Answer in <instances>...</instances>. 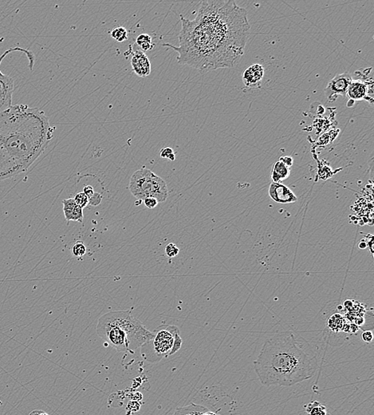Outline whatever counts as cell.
<instances>
[{
    "instance_id": "obj_1",
    "label": "cell",
    "mask_w": 374,
    "mask_h": 415,
    "mask_svg": "<svg viewBox=\"0 0 374 415\" xmlns=\"http://www.w3.org/2000/svg\"><path fill=\"white\" fill-rule=\"evenodd\" d=\"M181 17L177 62L202 72L236 66L245 50L251 26L245 8L235 1H203L193 20Z\"/></svg>"
},
{
    "instance_id": "obj_2",
    "label": "cell",
    "mask_w": 374,
    "mask_h": 415,
    "mask_svg": "<svg viewBox=\"0 0 374 415\" xmlns=\"http://www.w3.org/2000/svg\"><path fill=\"white\" fill-rule=\"evenodd\" d=\"M55 130L38 108L19 104L0 113V181L27 171L46 149Z\"/></svg>"
},
{
    "instance_id": "obj_3",
    "label": "cell",
    "mask_w": 374,
    "mask_h": 415,
    "mask_svg": "<svg viewBox=\"0 0 374 415\" xmlns=\"http://www.w3.org/2000/svg\"><path fill=\"white\" fill-rule=\"evenodd\" d=\"M253 367L262 384L291 387L313 377L317 358L303 338L287 332L265 341Z\"/></svg>"
},
{
    "instance_id": "obj_4",
    "label": "cell",
    "mask_w": 374,
    "mask_h": 415,
    "mask_svg": "<svg viewBox=\"0 0 374 415\" xmlns=\"http://www.w3.org/2000/svg\"><path fill=\"white\" fill-rule=\"evenodd\" d=\"M97 332L117 351L131 354L153 337V333L133 317L130 310H114L103 315L99 318Z\"/></svg>"
},
{
    "instance_id": "obj_5",
    "label": "cell",
    "mask_w": 374,
    "mask_h": 415,
    "mask_svg": "<svg viewBox=\"0 0 374 415\" xmlns=\"http://www.w3.org/2000/svg\"><path fill=\"white\" fill-rule=\"evenodd\" d=\"M129 190L134 197L141 200L152 197L159 203L166 201L169 196L166 181L145 167L133 174L129 182Z\"/></svg>"
},
{
    "instance_id": "obj_6",
    "label": "cell",
    "mask_w": 374,
    "mask_h": 415,
    "mask_svg": "<svg viewBox=\"0 0 374 415\" xmlns=\"http://www.w3.org/2000/svg\"><path fill=\"white\" fill-rule=\"evenodd\" d=\"M153 337L143 345L141 354L148 362H157L173 354V347L177 335H181L177 326L163 325L156 328Z\"/></svg>"
},
{
    "instance_id": "obj_7",
    "label": "cell",
    "mask_w": 374,
    "mask_h": 415,
    "mask_svg": "<svg viewBox=\"0 0 374 415\" xmlns=\"http://www.w3.org/2000/svg\"><path fill=\"white\" fill-rule=\"evenodd\" d=\"M13 51H20L24 53L27 56V59H28L29 63H30L29 64L30 69H31V71H32L34 65V61H35L34 53L31 50L23 49V48L19 47V46L10 48V49L4 52L2 56H0V67H1V63H2L4 58L6 57L8 54L12 53ZM13 92V78L10 77L9 75H4L0 70V113L4 112V111L8 110L10 107H12Z\"/></svg>"
},
{
    "instance_id": "obj_8",
    "label": "cell",
    "mask_w": 374,
    "mask_h": 415,
    "mask_svg": "<svg viewBox=\"0 0 374 415\" xmlns=\"http://www.w3.org/2000/svg\"><path fill=\"white\" fill-rule=\"evenodd\" d=\"M372 68L367 69L365 75H360V78L352 80L348 87L346 96L350 98L348 103L355 102L357 101L365 100L370 104H373V81L372 78H368V74Z\"/></svg>"
},
{
    "instance_id": "obj_9",
    "label": "cell",
    "mask_w": 374,
    "mask_h": 415,
    "mask_svg": "<svg viewBox=\"0 0 374 415\" xmlns=\"http://www.w3.org/2000/svg\"><path fill=\"white\" fill-rule=\"evenodd\" d=\"M353 78L348 72L336 75L332 80L328 82L324 90L327 99L331 102L336 101L338 96L346 97L348 87L351 83Z\"/></svg>"
},
{
    "instance_id": "obj_10",
    "label": "cell",
    "mask_w": 374,
    "mask_h": 415,
    "mask_svg": "<svg viewBox=\"0 0 374 415\" xmlns=\"http://www.w3.org/2000/svg\"><path fill=\"white\" fill-rule=\"evenodd\" d=\"M268 194L272 200L279 204H292L298 200L294 192L282 183L272 182L268 189Z\"/></svg>"
},
{
    "instance_id": "obj_11",
    "label": "cell",
    "mask_w": 374,
    "mask_h": 415,
    "mask_svg": "<svg viewBox=\"0 0 374 415\" xmlns=\"http://www.w3.org/2000/svg\"><path fill=\"white\" fill-rule=\"evenodd\" d=\"M265 74L263 66L255 63L246 69L243 74V84L249 89H258L260 87L262 78Z\"/></svg>"
},
{
    "instance_id": "obj_12",
    "label": "cell",
    "mask_w": 374,
    "mask_h": 415,
    "mask_svg": "<svg viewBox=\"0 0 374 415\" xmlns=\"http://www.w3.org/2000/svg\"><path fill=\"white\" fill-rule=\"evenodd\" d=\"M131 66L133 71L138 76L145 78L151 74V63L148 56L141 50L132 53Z\"/></svg>"
},
{
    "instance_id": "obj_13",
    "label": "cell",
    "mask_w": 374,
    "mask_h": 415,
    "mask_svg": "<svg viewBox=\"0 0 374 415\" xmlns=\"http://www.w3.org/2000/svg\"><path fill=\"white\" fill-rule=\"evenodd\" d=\"M291 175V168L286 166L281 161L274 165L272 170V180L274 183H282Z\"/></svg>"
},
{
    "instance_id": "obj_14",
    "label": "cell",
    "mask_w": 374,
    "mask_h": 415,
    "mask_svg": "<svg viewBox=\"0 0 374 415\" xmlns=\"http://www.w3.org/2000/svg\"><path fill=\"white\" fill-rule=\"evenodd\" d=\"M207 408L204 406L191 403L188 406L178 408L173 415H201L203 411H205Z\"/></svg>"
},
{
    "instance_id": "obj_15",
    "label": "cell",
    "mask_w": 374,
    "mask_h": 415,
    "mask_svg": "<svg viewBox=\"0 0 374 415\" xmlns=\"http://www.w3.org/2000/svg\"><path fill=\"white\" fill-rule=\"evenodd\" d=\"M136 43L144 53L150 51L155 46V44L152 42V37L148 34H141L138 35L136 38Z\"/></svg>"
},
{
    "instance_id": "obj_16",
    "label": "cell",
    "mask_w": 374,
    "mask_h": 415,
    "mask_svg": "<svg viewBox=\"0 0 374 415\" xmlns=\"http://www.w3.org/2000/svg\"><path fill=\"white\" fill-rule=\"evenodd\" d=\"M306 411L310 415H331L327 413V409L320 402H313L306 406Z\"/></svg>"
},
{
    "instance_id": "obj_17",
    "label": "cell",
    "mask_w": 374,
    "mask_h": 415,
    "mask_svg": "<svg viewBox=\"0 0 374 415\" xmlns=\"http://www.w3.org/2000/svg\"><path fill=\"white\" fill-rule=\"evenodd\" d=\"M63 212H64L65 218L68 222L71 221L72 214L74 210L76 208L77 204L74 201V198L66 199L63 200Z\"/></svg>"
},
{
    "instance_id": "obj_18",
    "label": "cell",
    "mask_w": 374,
    "mask_h": 415,
    "mask_svg": "<svg viewBox=\"0 0 374 415\" xmlns=\"http://www.w3.org/2000/svg\"><path fill=\"white\" fill-rule=\"evenodd\" d=\"M111 35L117 42H125L128 39V31L124 27H115L111 31Z\"/></svg>"
},
{
    "instance_id": "obj_19",
    "label": "cell",
    "mask_w": 374,
    "mask_h": 415,
    "mask_svg": "<svg viewBox=\"0 0 374 415\" xmlns=\"http://www.w3.org/2000/svg\"><path fill=\"white\" fill-rule=\"evenodd\" d=\"M342 316L339 314H335L331 316V318L329 319L328 325L331 330L334 332H340L343 328V323H342Z\"/></svg>"
},
{
    "instance_id": "obj_20",
    "label": "cell",
    "mask_w": 374,
    "mask_h": 415,
    "mask_svg": "<svg viewBox=\"0 0 374 415\" xmlns=\"http://www.w3.org/2000/svg\"><path fill=\"white\" fill-rule=\"evenodd\" d=\"M71 251H72L73 255H74V256H76V257H82V256H83V255L86 253V245L83 244V242H76V244L73 246Z\"/></svg>"
},
{
    "instance_id": "obj_21",
    "label": "cell",
    "mask_w": 374,
    "mask_h": 415,
    "mask_svg": "<svg viewBox=\"0 0 374 415\" xmlns=\"http://www.w3.org/2000/svg\"><path fill=\"white\" fill-rule=\"evenodd\" d=\"M74 201L79 207L84 209L89 204V198L83 192H78L75 195L74 198Z\"/></svg>"
},
{
    "instance_id": "obj_22",
    "label": "cell",
    "mask_w": 374,
    "mask_h": 415,
    "mask_svg": "<svg viewBox=\"0 0 374 415\" xmlns=\"http://www.w3.org/2000/svg\"><path fill=\"white\" fill-rule=\"evenodd\" d=\"M180 252V249L174 243H169L166 247V254L169 257H176Z\"/></svg>"
},
{
    "instance_id": "obj_23",
    "label": "cell",
    "mask_w": 374,
    "mask_h": 415,
    "mask_svg": "<svg viewBox=\"0 0 374 415\" xmlns=\"http://www.w3.org/2000/svg\"><path fill=\"white\" fill-rule=\"evenodd\" d=\"M159 153H161V157L162 158L169 159V161H172V162L176 159L175 152H174L171 147H165L161 150Z\"/></svg>"
},
{
    "instance_id": "obj_24",
    "label": "cell",
    "mask_w": 374,
    "mask_h": 415,
    "mask_svg": "<svg viewBox=\"0 0 374 415\" xmlns=\"http://www.w3.org/2000/svg\"><path fill=\"white\" fill-rule=\"evenodd\" d=\"M340 131V130H338L336 132H335L333 135H327V133H325V134H323V136L320 137L318 140V144L320 145H328L329 143H331V141H334V140L336 138L337 136H338V132Z\"/></svg>"
},
{
    "instance_id": "obj_25",
    "label": "cell",
    "mask_w": 374,
    "mask_h": 415,
    "mask_svg": "<svg viewBox=\"0 0 374 415\" xmlns=\"http://www.w3.org/2000/svg\"><path fill=\"white\" fill-rule=\"evenodd\" d=\"M83 209L79 207V206L77 204L76 208L74 209V213H73L71 221H78L80 223H82V222H83Z\"/></svg>"
},
{
    "instance_id": "obj_26",
    "label": "cell",
    "mask_w": 374,
    "mask_h": 415,
    "mask_svg": "<svg viewBox=\"0 0 374 415\" xmlns=\"http://www.w3.org/2000/svg\"><path fill=\"white\" fill-rule=\"evenodd\" d=\"M101 200H102V196L98 192H94L93 196L89 198V204L93 206H97L100 204Z\"/></svg>"
},
{
    "instance_id": "obj_27",
    "label": "cell",
    "mask_w": 374,
    "mask_h": 415,
    "mask_svg": "<svg viewBox=\"0 0 374 415\" xmlns=\"http://www.w3.org/2000/svg\"><path fill=\"white\" fill-rule=\"evenodd\" d=\"M143 200H144V205L146 206L148 209H154V208H156L158 204L157 200L155 198H152V197H147V198Z\"/></svg>"
},
{
    "instance_id": "obj_28",
    "label": "cell",
    "mask_w": 374,
    "mask_h": 415,
    "mask_svg": "<svg viewBox=\"0 0 374 415\" xmlns=\"http://www.w3.org/2000/svg\"><path fill=\"white\" fill-rule=\"evenodd\" d=\"M361 339L365 343H371L373 339V335L371 331H365L361 335Z\"/></svg>"
},
{
    "instance_id": "obj_29",
    "label": "cell",
    "mask_w": 374,
    "mask_h": 415,
    "mask_svg": "<svg viewBox=\"0 0 374 415\" xmlns=\"http://www.w3.org/2000/svg\"><path fill=\"white\" fill-rule=\"evenodd\" d=\"M279 161H281L286 166L290 168H291V166H293V162H294L293 158L289 156L281 157V158H279Z\"/></svg>"
},
{
    "instance_id": "obj_30",
    "label": "cell",
    "mask_w": 374,
    "mask_h": 415,
    "mask_svg": "<svg viewBox=\"0 0 374 415\" xmlns=\"http://www.w3.org/2000/svg\"><path fill=\"white\" fill-rule=\"evenodd\" d=\"M83 192L87 196L88 198H90L94 194V190L91 185H86L84 187Z\"/></svg>"
},
{
    "instance_id": "obj_31",
    "label": "cell",
    "mask_w": 374,
    "mask_h": 415,
    "mask_svg": "<svg viewBox=\"0 0 374 415\" xmlns=\"http://www.w3.org/2000/svg\"><path fill=\"white\" fill-rule=\"evenodd\" d=\"M29 415H49V413H46V412L43 411V410H40V409H35V410H33L31 413H30Z\"/></svg>"
},
{
    "instance_id": "obj_32",
    "label": "cell",
    "mask_w": 374,
    "mask_h": 415,
    "mask_svg": "<svg viewBox=\"0 0 374 415\" xmlns=\"http://www.w3.org/2000/svg\"><path fill=\"white\" fill-rule=\"evenodd\" d=\"M201 415H219V414H217V413H214V412L209 411V410H207V409H206L205 411H203V413H202Z\"/></svg>"
},
{
    "instance_id": "obj_33",
    "label": "cell",
    "mask_w": 374,
    "mask_h": 415,
    "mask_svg": "<svg viewBox=\"0 0 374 415\" xmlns=\"http://www.w3.org/2000/svg\"><path fill=\"white\" fill-rule=\"evenodd\" d=\"M359 248H361V249H364V248H366L367 244L365 243V242H360V244L358 245Z\"/></svg>"
}]
</instances>
